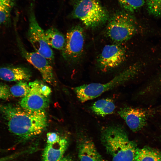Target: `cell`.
Masks as SVG:
<instances>
[{
	"label": "cell",
	"instance_id": "obj_1",
	"mask_svg": "<svg viewBox=\"0 0 161 161\" xmlns=\"http://www.w3.org/2000/svg\"><path fill=\"white\" fill-rule=\"evenodd\" d=\"M0 113L6 120L10 131L24 139L39 134L47 125L44 110L34 111L21 106L0 104Z\"/></svg>",
	"mask_w": 161,
	"mask_h": 161
},
{
	"label": "cell",
	"instance_id": "obj_2",
	"mask_svg": "<svg viewBox=\"0 0 161 161\" xmlns=\"http://www.w3.org/2000/svg\"><path fill=\"white\" fill-rule=\"evenodd\" d=\"M101 140L112 161H134L137 147L121 126L112 125L104 128Z\"/></svg>",
	"mask_w": 161,
	"mask_h": 161
},
{
	"label": "cell",
	"instance_id": "obj_3",
	"mask_svg": "<svg viewBox=\"0 0 161 161\" xmlns=\"http://www.w3.org/2000/svg\"><path fill=\"white\" fill-rule=\"evenodd\" d=\"M138 70L137 66L134 65L127 68L106 83L84 84L75 88L74 90L79 100L84 103L97 98L103 93L123 85L133 78Z\"/></svg>",
	"mask_w": 161,
	"mask_h": 161
},
{
	"label": "cell",
	"instance_id": "obj_4",
	"mask_svg": "<svg viewBox=\"0 0 161 161\" xmlns=\"http://www.w3.org/2000/svg\"><path fill=\"white\" fill-rule=\"evenodd\" d=\"M71 17L82 21L87 27L94 28L109 19L108 12L100 0H75Z\"/></svg>",
	"mask_w": 161,
	"mask_h": 161
},
{
	"label": "cell",
	"instance_id": "obj_5",
	"mask_svg": "<svg viewBox=\"0 0 161 161\" xmlns=\"http://www.w3.org/2000/svg\"><path fill=\"white\" fill-rule=\"evenodd\" d=\"M109 20L107 34L112 40L117 43L129 39L136 32L134 18L130 13L123 10L115 12Z\"/></svg>",
	"mask_w": 161,
	"mask_h": 161
},
{
	"label": "cell",
	"instance_id": "obj_6",
	"mask_svg": "<svg viewBox=\"0 0 161 161\" xmlns=\"http://www.w3.org/2000/svg\"><path fill=\"white\" fill-rule=\"evenodd\" d=\"M32 6V5L31 6L29 14L28 38L35 52L44 56L51 63L54 59V54L46 40L44 31L37 22Z\"/></svg>",
	"mask_w": 161,
	"mask_h": 161
},
{
	"label": "cell",
	"instance_id": "obj_7",
	"mask_svg": "<svg viewBox=\"0 0 161 161\" xmlns=\"http://www.w3.org/2000/svg\"><path fill=\"white\" fill-rule=\"evenodd\" d=\"M84 37L83 29L79 25L73 26L68 31L65 46L62 51V56L66 61L75 62L80 58L83 49Z\"/></svg>",
	"mask_w": 161,
	"mask_h": 161
},
{
	"label": "cell",
	"instance_id": "obj_8",
	"mask_svg": "<svg viewBox=\"0 0 161 161\" xmlns=\"http://www.w3.org/2000/svg\"><path fill=\"white\" fill-rule=\"evenodd\" d=\"M126 50L118 43L106 45L97 60L98 66L103 72H107L120 66L125 60Z\"/></svg>",
	"mask_w": 161,
	"mask_h": 161
},
{
	"label": "cell",
	"instance_id": "obj_9",
	"mask_svg": "<svg viewBox=\"0 0 161 161\" xmlns=\"http://www.w3.org/2000/svg\"><path fill=\"white\" fill-rule=\"evenodd\" d=\"M18 42L22 56L39 71L45 82L51 84H54L55 78L53 69L49 61L35 51L30 52L27 51L20 41Z\"/></svg>",
	"mask_w": 161,
	"mask_h": 161
},
{
	"label": "cell",
	"instance_id": "obj_10",
	"mask_svg": "<svg viewBox=\"0 0 161 161\" xmlns=\"http://www.w3.org/2000/svg\"><path fill=\"white\" fill-rule=\"evenodd\" d=\"M41 81L36 80L30 82L29 93L20 101L21 106L34 111L44 110L49 104V97L44 95L41 89Z\"/></svg>",
	"mask_w": 161,
	"mask_h": 161
},
{
	"label": "cell",
	"instance_id": "obj_11",
	"mask_svg": "<svg viewBox=\"0 0 161 161\" xmlns=\"http://www.w3.org/2000/svg\"><path fill=\"white\" fill-rule=\"evenodd\" d=\"M118 113L133 132L139 131L146 124L147 113L142 109L125 106L120 108Z\"/></svg>",
	"mask_w": 161,
	"mask_h": 161
},
{
	"label": "cell",
	"instance_id": "obj_12",
	"mask_svg": "<svg viewBox=\"0 0 161 161\" xmlns=\"http://www.w3.org/2000/svg\"><path fill=\"white\" fill-rule=\"evenodd\" d=\"M78 150L80 161H104L93 141L85 132L79 137Z\"/></svg>",
	"mask_w": 161,
	"mask_h": 161
},
{
	"label": "cell",
	"instance_id": "obj_13",
	"mask_svg": "<svg viewBox=\"0 0 161 161\" xmlns=\"http://www.w3.org/2000/svg\"><path fill=\"white\" fill-rule=\"evenodd\" d=\"M31 72L27 68L22 66L0 67V79L7 81H24L29 80Z\"/></svg>",
	"mask_w": 161,
	"mask_h": 161
},
{
	"label": "cell",
	"instance_id": "obj_14",
	"mask_svg": "<svg viewBox=\"0 0 161 161\" xmlns=\"http://www.w3.org/2000/svg\"><path fill=\"white\" fill-rule=\"evenodd\" d=\"M68 145V140L63 138L54 144H47L43 153L42 161H58L63 157Z\"/></svg>",
	"mask_w": 161,
	"mask_h": 161
},
{
	"label": "cell",
	"instance_id": "obj_15",
	"mask_svg": "<svg viewBox=\"0 0 161 161\" xmlns=\"http://www.w3.org/2000/svg\"><path fill=\"white\" fill-rule=\"evenodd\" d=\"M46 40L48 45L56 49L61 50L64 48L66 38L59 30L54 27H51L44 31Z\"/></svg>",
	"mask_w": 161,
	"mask_h": 161
},
{
	"label": "cell",
	"instance_id": "obj_16",
	"mask_svg": "<svg viewBox=\"0 0 161 161\" xmlns=\"http://www.w3.org/2000/svg\"><path fill=\"white\" fill-rule=\"evenodd\" d=\"M115 109L113 100L109 98L102 99L94 102L90 109L95 114L104 117L113 113Z\"/></svg>",
	"mask_w": 161,
	"mask_h": 161
},
{
	"label": "cell",
	"instance_id": "obj_17",
	"mask_svg": "<svg viewBox=\"0 0 161 161\" xmlns=\"http://www.w3.org/2000/svg\"><path fill=\"white\" fill-rule=\"evenodd\" d=\"M134 161H161V151L148 146L137 148Z\"/></svg>",
	"mask_w": 161,
	"mask_h": 161
},
{
	"label": "cell",
	"instance_id": "obj_18",
	"mask_svg": "<svg viewBox=\"0 0 161 161\" xmlns=\"http://www.w3.org/2000/svg\"><path fill=\"white\" fill-rule=\"evenodd\" d=\"M14 4V0H0V25L9 23Z\"/></svg>",
	"mask_w": 161,
	"mask_h": 161
},
{
	"label": "cell",
	"instance_id": "obj_19",
	"mask_svg": "<svg viewBox=\"0 0 161 161\" xmlns=\"http://www.w3.org/2000/svg\"><path fill=\"white\" fill-rule=\"evenodd\" d=\"M123 10L130 13L137 11L145 4V0H117Z\"/></svg>",
	"mask_w": 161,
	"mask_h": 161
},
{
	"label": "cell",
	"instance_id": "obj_20",
	"mask_svg": "<svg viewBox=\"0 0 161 161\" xmlns=\"http://www.w3.org/2000/svg\"><path fill=\"white\" fill-rule=\"evenodd\" d=\"M30 87L26 82L20 81L10 89L12 95L15 97H24L29 93Z\"/></svg>",
	"mask_w": 161,
	"mask_h": 161
},
{
	"label": "cell",
	"instance_id": "obj_21",
	"mask_svg": "<svg viewBox=\"0 0 161 161\" xmlns=\"http://www.w3.org/2000/svg\"><path fill=\"white\" fill-rule=\"evenodd\" d=\"M147 11L155 17L161 16V0H145Z\"/></svg>",
	"mask_w": 161,
	"mask_h": 161
},
{
	"label": "cell",
	"instance_id": "obj_22",
	"mask_svg": "<svg viewBox=\"0 0 161 161\" xmlns=\"http://www.w3.org/2000/svg\"><path fill=\"white\" fill-rule=\"evenodd\" d=\"M10 89L7 86L0 83V99H7L11 97Z\"/></svg>",
	"mask_w": 161,
	"mask_h": 161
},
{
	"label": "cell",
	"instance_id": "obj_23",
	"mask_svg": "<svg viewBox=\"0 0 161 161\" xmlns=\"http://www.w3.org/2000/svg\"><path fill=\"white\" fill-rule=\"evenodd\" d=\"M47 144L52 145L58 142L61 139L59 135L54 132L48 133L47 134Z\"/></svg>",
	"mask_w": 161,
	"mask_h": 161
},
{
	"label": "cell",
	"instance_id": "obj_24",
	"mask_svg": "<svg viewBox=\"0 0 161 161\" xmlns=\"http://www.w3.org/2000/svg\"><path fill=\"white\" fill-rule=\"evenodd\" d=\"M41 89L43 94L45 96L49 97L51 93V89L48 86L41 82Z\"/></svg>",
	"mask_w": 161,
	"mask_h": 161
},
{
	"label": "cell",
	"instance_id": "obj_25",
	"mask_svg": "<svg viewBox=\"0 0 161 161\" xmlns=\"http://www.w3.org/2000/svg\"><path fill=\"white\" fill-rule=\"evenodd\" d=\"M15 156L13 155H8L0 158V161H9L13 159Z\"/></svg>",
	"mask_w": 161,
	"mask_h": 161
},
{
	"label": "cell",
	"instance_id": "obj_26",
	"mask_svg": "<svg viewBox=\"0 0 161 161\" xmlns=\"http://www.w3.org/2000/svg\"><path fill=\"white\" fill-rule=\"evenodd\" d=\"M58 161H73L70 157L68 156L63 157Z\"/></svg>",
	"mask_w": 161,
	"mask_h": 161
}]
</instances>
